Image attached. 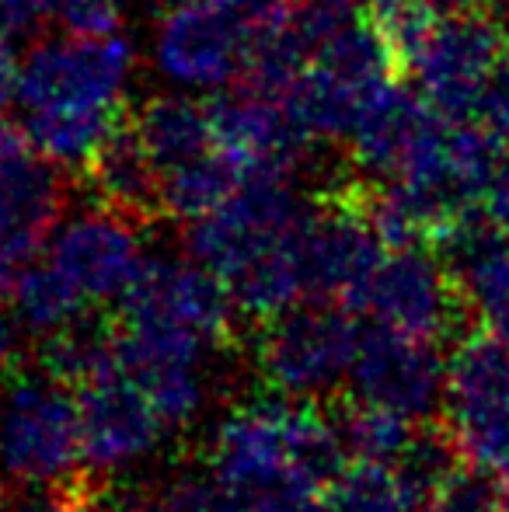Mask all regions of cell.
I'll list each match as a JSON object with an SVG mask.
<instances>
[{
  "instance_id": "cell-1",
  "label": "cell",
  "mask_w": 509,
  "mask_h": 512,
  "mask_svg": "<svg viewBox=\"0 0 509 512\" xmlns=\"http://www.w3.org/2000/svg\"><path fill=\"white\" fill-rule=\"evenodd\" d=\"M133 42L123 35H70L39 42L14 81L25 133L49 161L77 175L126 115Z\"/></svg>"
},
{
  "instance_id": "cell-2",
  "label": "cell",
  "mask_w": 509,
  "mask_h": 512,
  "mask_svg": "<svg viewBox=\"0 0 509 512\" xmlns=\"http://www.w3.org/2000/svg\"><path fill=\"white\" fill-rule=\"evenodd\" d=\"M81 467V408L53 373H18L0 391V485L53 488Z\"/></svg>"
},
{
  "instance_id": "cell-3",
  "label": "cell",
  "mask_w": 509,
  "mask_h": 512,
  "mask_svg": "<svg viewBox=\"0 0 509 512\" xmlns=\"http://www.w3.org/2000/svg\"><path fill=\"white\" fill-rule=\"evenodd\" d=\"M349 307L307 300L262 321L255 363L262 380L290 401L332 398L349 380L360 328Z\"/></svg>"
},
{
  "instance_id": "cell-4",
  "label": "cell",
  "mask_w": 509,
  "mask_h": 512,
  "mask_svg": "<svg viewBox=\"0 0 509 512\" xmlns=\"http://www.w3.org/2000/svg\"><path fill=\"white\" fill-rule=\"evenodd\" d=\"M394 81H401L398 67L363 14L356 25L328 39L311 56L283 98L311 136L342 140L356 129L370 102Z\"/></svg>"
},
{
  "instance_id": "cell-5",
  "label": "cell",
  "mask_w": 509,
  "mask_h": 512,
  "mask_svg": "<svg viewBox=\"0 0 509 512\" xmlns=\"http://www.w3.org/2000/svg\"><path fill=\"white\" fill-rule=\"evenodd\" d=\"M311 203L293 185V175H252L231 199L189 223V251L227 279L255 258L297 241Z\"/></svg>"
},
{
  "instance_id": "cell-6",
  "label": "cell",
  "mask_w": 509,
  "mask_h": 512,
  "mask_svg": "<svg viewBox=\"0 0 509 512\" xmlns=\"http://www.w3.org/2000/svg\"><path fill=\"white\" fill-rule=\"evenodd\" d=\"M509 49V25L499 11L443 14L408 63L415 88L447 119H482Z\"/></svg>"
},
{
  "instance_id": "cell-7",
  "label": "cell",
  "mask_w": 509,
  "mask_h": 512,
  "mask_svg": "<svg viewBox=\"0 0 509 512\" xmlns=\"http://www.w3.org/2000/svg\"><path fill=\"white\" fill-rule=\"evenodd\" d=\"M349 310L426 342L450 338L461 317H468L454 272L440 251H429V244L387 251Z\"/></svg>"
},
{
  "instance_id": "cell-8",
  "label": "cell",
  "mask_w": 509,
  "mask_h": 512,
  "mask_svg": "<svg viewBox=\"0 0 509 512\" xmlns=\"http://www.w3.org/2000/svg\"><path fill=\"white\" fill-rule=\"evenodd\" d=\"M255 32L238 0H178L157 28V67L185 88H224L248 70Z\"/></svg>"
},
{
  "instance_id": "cell-9",
  "label": "cell",
  "mask_w": 509,
  "mask_h": 512,
  "mask_svg": "<svg viewBox=\"0 0 509 512\" xmlns=\"http://www.w3.org/2000/svg\"><path fill=\"white\" fill-rule=\"evenodd\" d=\"M447 373L450 363L440 356L436 342L370 321L360 328L349 387L363 405L398 411L412 422H429L447 405Z\"/></svg>"
},
{
  "instance_id": "cell-10",
  "label": "cell",
  "mask_w": 509,
  "mask_h": 512,
  "mask_svg": "<svg viewBox=\"0 0 509 512\" xmlns=\"http://www.w3.org/2000/svg\"><path fill=\"white\" fill-rule=\"evenodd\" d=\"M67 206V185L25 126L0 119V255L25 269L56 230Z\"/></svg>"
},
{
  "instance_id": "cell-11",
  "label": "cell",
  "mask_w": 509,
  "mask_h": 512,
  "mask_svg": "<svg viewBox=\"0 0 509 512\" xmlns=\"http://www.w3.org/2000/svg\"><path fill=\"white\" fill-rule=\"evenodd\" d=\"M77 408H81V471L98 481L140 464L168 429L147 391L123 370H116V363L77 387Z\"/></svg>"
},
{
  "instance_id": "cell-12",
  "label": "cell",
  "mask_w": 509,
  "mask_h": 512,
  "mask_svg": "<svg viewBox=\"0 0 509 512\" xmlns=\"http://www.w3.org/2000/svg\"><path fill=\"white\" fill-rule=\"evenodd\" d=\"M140 230L143 223H136L133 216L109 206H95L56 227L46 258L91 307L112 304L133 290L147 265Z\"/></svg>"
},
{
  "instance_id": "cell-13",
  "label": "cell",
  "mask_w": 509,
  "mask_h": 512,
  "mask_svg": "<svg viewBox=\"0 0 509 512\" xmlns=\"http://www.w3.org/2000/svg\"><path fill=\"white\" fill-rule=\"evenodd\" d=\"M210 119L220 150H227L248 178L293 175L307 157V143L314 140L300 126L286 98L252 88V84L213 98Z\"/></svg>"
},
{
  "instance_id": "cell-14",
  "label": "cell",
  "mask_w": 509,
  "mask_h": 512,
  "mask_svg": "<svg viewBox=\"0 0 509 512\" xmlns=\"http://www.w3.org/2000/svg\"><path fill=\"white\" fill-rule=\"evenodd\" d=\"M119 310L164 317L185 324L224 349L234 338V300L224 279L203 262H178V258H147L133 290L119 300Z\"/></svg>"
},
{
  "instance_id": "cell-15",
  "label": "cell",
  "mask_w": 509,
  "mask_h": 512,
  "mask_svg": "<svg viewBox=\"0 0 509 512\" xmlns=\"http://www.w3.org/2000/svg\"><path fill=\"white\" fill-rule=\"evenodd\" d=\"M440 122L443 115L419 91L401 88V81L387 84L349 133V147H353L349 161H353L356 175L377 185L391 182L412 161L415 150L436 133Z\"/></svg>"
},
{
  "instance_id": "cell-16",
  "label": "cell",
  "mask_w": 509,
  "mask_h": 512,
  "mask_svg": "<svg viewBox=\"0 0 509 512\" xmlns=\"http://www.w3.org/2000/svg\"><path fill=\"white\" fill-rule=\"evenodd\" d=\"M433 248L454 272L468 317L482 328L509 335V230L489 216H478Z\"/></svg>"
},
{
  "instance_id": "cell-17",
  "label": "cell",
  "mask_w": 509,
  "mask_h": 512,
  "mask_svg": "<svg viewBox=\"0 0 509 512\" xmlns=\"http://www.w3.org/2000/svg\"><path fill=\"white\" fill-rule=\"evenodd\" d=\"M81 178L91 185L98 206L119 209V213L133 216L136 223H154L161 213V175H157L154 161L143 150L140 136L133 129L129 112L116 122L105 143L95 150L88 164H84Z\"/></svg>"
},
{
  "instance_id": "cell-18",
  "label": "cell",
  "mask_w": 509,
  "mask_h": 512,
  "mask_svg": "<svg viewBox=\"0 0 509 512\" xmlns=\"http://www.w3.org/2000/svg\"><path fill=\"white\" fill-rule=\"evenodd\" d=\"M129 119H133L136 136L154 161L157 175L185 161H196L217 147L210 105L192 102L189 95L147 98L136 112H129Z\"/></svg>"
},
{
  "instance_id": "cell-19",
  "label": "cell",
  "mask_w": 509,
  "mask_h": 512,
  "mask_svg": "<svg viewBox=\"0 0 509 512\" xmlns=\"http://www.w3.org/2000/svg\"><path fill=\"white\" fill-rule=\"evenodd\" d=\"M245 168L220 143L210 154L185 161L161 175V213L171 220H199L224 199H231L245 182Z\"/></svg>"
},
{
  "instance_id": "cell-20",
  "label": "cell",
  "mask_w": 509,
  "mask_h": 512,
  "mask_svg": "<svg viewBox=\"0 0 509 512\" xmlns=\"http://www.w3.org/2000/svg\"><path fill=\"white\" fill-rule=\"evenodd\" d=\"M11 300H14V317H18L21 328L35 331L42 338L70 328V324L81 321L91 310L88 300L70 286V279L49 258L25 265L14 276Z\"/></svg>"
},
{
  "instance_id": "cell-21",
  "label": "cell",
  "mask_w": 509,
  "mask_h": 512,
  "mask_svg": "<svg viewBox=\"0 0 509 512\" xmlns=\"http://www.w3.org/2000/svg\"><path fill=\"white\" fill-rule=\"evenodd\" d=\"M422 502L394 464H370L353 460L346 471L328 485L325 512H415Z\"/></svg>"
},
{
  "instance_id": "cell-22",
  "label": "cell",
  "mask_w": 509,
  "mask_h": 512,
  "mask_svg": "<svg viewBox=\"0 0 509 512\" xmlns=\"http://www.w3.org/2000/svg\"><path fill=\"white\" fill-rule=\"evenodd\" d=\"M335 425H339L349 460H370V464H398V457L408 450L415 429H419V422L398 415V411L363 405L356 398L346 411H339Z\"/></svg>"
},
{
  "instance_id": "cell-23",
  "label": "cell",
  "mask_w": 509,
  "mask_h": 512,
  "mask_svg": "<svg viewBox=\"0 0 509 512\" xmlns=\"http://www.w3.org/2000/svg\"><path fill=\"white\" fill-rule=\"evenodd\" d=\"M468 464L464 457L461 443H457L454 429L447 422L443 425H429V422H419L415 429L412 443L408 450L398 457V474L405 478V485L419 495V502H433L440 495V488L454 478L461 467Z\"/></svg>"
},
{
  "instance_id": "cell-24",
  "label": "cell",
  "mask_w": 509,
  "mask_h": 512,
  "mask_svg": "<svg viewBox=\"0 0 509 512\" xmlns=\"http://www.w3.org/2000/svg\"><path fill=\"white\" fill-rule=\"evenodd\" d=\"M499 474L478 464H464L436 495L440 512H503V485Z\"/></svg>"
},
{
  "instance_id": "cell-25",
  "label": "cell",
  "mask_w": 509,
  "mask_h": 512,
  "mask_svg": "<svg viewBox=\"0 0 509 512\" xmlns=\"http://www.w3.org/2000/svg\"><path fill=\"white\" fill-rule=\"evenodd\" d=\"M123 11L126 0H56V18L70 35H112Z\"/></svg>"
},
{
  "instance_id": "cell-26",
  "label": "cell",
  "mask_w": 509,
  "mask_h": 512,
  "mask_svg": "<svg viewBox=\"0 0 509 512\" xmlns=\"http://www.w3.org/2000/svg\"><path fill=\"white\" fill-rule=\"evenodd\" d=\"M14 512H102V495H98V478L91 474H74L63 485H53L39 499L21 502Z\"/></svg>"
},
{
  "instance_id": "cell-27",
  "label": "cell",
  "mask_w": 509,
  "mask_h": 512,
  "mask_svg": "<svg viewBox=\"0 0 509 512\" xmlns=\"http://www.w3.org/2000/svg\"><path fill=\"white\" fill-rule=\"evenodd\" d=\"M482 122L499 136L503 150H509V49H506V60H503V67H499L496 81H492L489 98H485Z\"/></svg>"
},
{
  "instance_id": "cell-28",
  "label": "cell",
  "mask_w": 509,
  "mask_h": 512,
  "mask_svg": "<svg viewBox=\"0 0 509 512\" xmlns=\"http://www.w3.org/2000/svg\"><path fill=\"white\" fill-rule=\"evenodd\" d=\"M56 14V0H0V21L11 32H32Z\"/></svg>"
},
{
  "instance_id": "cell-29",
  "label": "cell",
  "mask_w": 509,
  "mask_h": 512,
  "mask_svg": "<svg viewBox=\"0 0 509 512\" xmlns=\"http://www.w3.org/2000/svg\"><path fill=\"white\" fill-rule=\"evenodd\" d=\"M485 216L509 230V150H503V161H499L489 192H485Z\"/></svg>"
},
{
  "instance_id": "cell-30",
  "label": "cell",
  "mask_w": 509,
  "mask_h": 512,
  "mask_svg": "<svg viewBox=\"0 0 509 512\" xmlns=\"http://www.w3.org/2000/svg\"><path fill=\"white\" fill-rule=\"evenodd\" d=\"M18 53H14V42H11V28L0 21V102L7 95H14V81H18Z\"/></svg>"
},
{
  "instance_id": "cell-31",
  "label": "cell",
  "mask_w": 509,
  "mask_h": 512,
  "mask_svg": "<svg viewBox=\"0 0 509 512\" xmlns=\"http://www.w3.org/2000/svg\"><path fill=\"white\" fill-rule=\"evenodd\" d=\"M18 359V317H7L0 310V377L14 366Z\"/></svg>"
},
{
  "instance_id": "cell-32",
  "label": "cell",
  "mask_w": 509,
  "mask_h": 512,
  "mask_svg": "<svg viewBox=\"0 0 509 512\" xmlns=\"http://www.w3.org/2000/svg\"><path fill=\"white\" fill-rule=\"evenodd\" d=\"M245 11H252L255 18H265V14H272V11H279V7H286L290 0H238Z\"/></svg>"
},
{
  "instance_id": "cell-33",
  "label": "cell",
  "mask_w": 509,
  "mask_h": 512,
  "mask_svg": "<svg viewBox=\"0 0 509 512\" xmlns=\"http://www.w3.org/2000/svg\"><path fill=\"white\" fill-rule=\"evenodd\" d=\"M112 512H157L154 502H150V495H129V499L119 502Z\"/></svg>"
},
{
  "instance_id": "cell-34",
  "label": "cell",
  "mask_w": 509,
  "mask_h": 512,
  "mask_svg": "<svg viewBox=\"0 0 509 512\" xmlns=\"http://www.w3.org/2000/svg\"><path fill=\"white\" fill-rule=\"evenodd\" d=\"M415 512H440V506H436V502H426V506H419Z\"/></svg>"
},
{
  "instance_id": "cell-35",
  "label": "cell",
  "mask_w": 509,
  "mask_h": 512,
  "mask_svg": "<svg viewBox=\"0 0 509 512\" xmlns=\"http://www.w3.org/2000/svg\"><path fill=\"white\" fill-rule=\"evenodd\" d=\"M503 512H509V481H506V488H503Z\"/></svg>"
}]
</instances>
